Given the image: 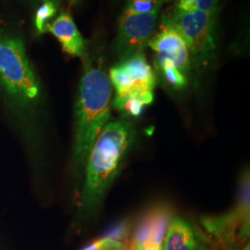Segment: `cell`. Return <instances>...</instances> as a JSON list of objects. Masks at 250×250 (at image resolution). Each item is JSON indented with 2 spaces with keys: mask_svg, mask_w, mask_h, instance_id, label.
<instances>
[{
  "mask_svg": "<svg viewBox=\"0 0 250 250\" xmlns=\"http://www.w3.org/2000/svg\"><path fill=\"white\" fill-rule=\"evenodd\" d=\"M131 122H108L96 139L84 166V180L78 204V217L84 218L99 208L107 190L121 173L134 142Z\"/></svg>",
  "mask_w": 250,
  "mask_h": 250,
  "instance_id": "6da1fadb",
  "label": "cell"
},
{
  "mask_svg": "<svg viewBox=\"0 0 250 250\" xmlns=\"http://www.w3.org/2000/svg\"><path fill=\"white\" fill-rule=\"evenodd\" d=\"M112 86L101 64L85 58L74 106L72 168L84 170L90 150L110 120Z\"/></svg>",
  "mask_w": 250,
  "mask_h": 250,
  "instance_id": "7a4b0ae2",
  "label": "cell"
},
{
  "mask_svg": "<svg viewBox=\"0 0 250 250\" xmlns=\"http://www.w3.org/2000/svg\"><path fill=\"white\" fill-rule=\"evenodd\" d=\"M161 22L176 30L183 37L193 66L210 62L217 50L218 13L203 10L182 12L172 9L163 15Z\"/></svg>",
  "mask_w": 250,
  "mask_h": 250,
  "instance_id": "3957f363",
  "label": "cell"
},
{
  "mask_svg": "<svg viewBox=\"0 0 250 250\" xmlns=\"http://www.w3.org/2000/svg\"><path fill=\"white\" fill-rule=\"evenodd\" d=\"M0 84L21 106L31 104L39 97V83L20 38L0 39Z\"/></svg>",
  "mask_w": 250,
  "mask_h": 250,
  "instance_id": "277c9868",
  "label": "cell"
},
{
  "mask_svg": "<svg viewBox=\"0 0 250 250\" xmlns=\"http://www.w3.org/2000/svg\"><path fill=\"white\" fill-rule=\"evenodd\" d=\"M201 225L220 250H240L247 245L250 232V183L239 181L235 203L222 214L201 218Z\"/></svg>",
  "mask_w": 250,
  "mask_h": 250,
  "instance_id": "5b68a950",
  "label": "cell"
},
{
  "mask_svg": "<svg viewBox=\"0 0 250 250\" xmlns=\"http://www.w3.org/2000/svg\"><path fill=\"white\" fill-rule=\"evenodd\" d=\"M108 78L114 98L144 96L154 93L156 74L143 52L135 53L110 68Z\"/></svg>",
  "mask_w": 250,
  "mask_h": 250,
  "instance_id": "8992f818",
  "label": "cell"
},
{
  "mask_svg": "<svg viewBox=\"0 0 250 250\" xmlns=\"http://www.w3.org/2000/svg\"><path fill=\"white\" fill-rule=\"evenodd\" d=\"M161 9L159 6L150 12L138 13L126 6L119 21L114 43V50L121 60L143 52L155 33Z\"/></svg>",
  "mask_w": 250,
  "mask_h": 250,
  "instance_id": "52a82bcc",
  "label": "cell"
},
{
  "mask_svg": "<svg viewBox=\"0 0 250 250\" xmlns=\"http://www.w3.org/2000/svg\"><path fill=\"white\" fill-rule=\"evenodd\" d=\"M173 209L169 204L156 203L146 208L136 221L129 245L134 250H162Z\"/></svg>",
  "mask_w": 250,
  "mask_h": 250,
  "instance_id": "ba28073f",
  "label": "cell"
},
{
  "mask_svg": "<svg viewBox=\"0 0 250 250\" xmlns=\"http://www.w3.org/2000/svg\"><path fill=\"white\" fill-rule=\"evenodd\" d=\"M147 45L156 55V62L168 60L183 73L188 75L193 65L183 37L172 27L161 22L160 31L154 33Z\"/></svg>",
  "mask_w": 250,
  "mask_h": 250,
  "instance_id": "9c48e42d",
  "label": "cell"
},
{
  "mask_svg": "<svg viewBox=\"0 0 250 250\" xmlns=\"http://www.w3.org/2000/svg\"><path fill=\"white\" fill-rule=\"evenodd\" d=\"M208 237L199 227L182 217H173L168 226L162 250H208Z\"/></svg>",
  "mask_w": 250,
  "mask_h": 250,
  "instance_id": "30bf717a",
  "label": "cell"
},
{
  "mask_svg": "<svg viewBox=\"0 0 250 250\" xmlns=\"http://www.w3.org/2000/svg\"><path fill=\"white\" fill-rule=\"evenodd\" d=\"M47 32H50L59 40L65 53L72 57H84L85 41L69 12H61L48 25Z\"/></svg>",
  "mask_w": 250,
  "mask_h": 250,
  "instance_id": "8fae6325",
  "label": "cell"
},
{
  "mask_svg": "<svg viewBox=\"0 0 250 250\" xmlns=\"http://www.w3.org/2000/svg\"><path fill=\"white\" fill-rule=\"evenodd\" d=\"M154 101V93L144 96H132L127 98H114L111 107L125 113V115L133 118L141 116L146 106Z\"/></svg>",
  "mask_w": 250,
  "mask_h": 250,
  "instance_id": "7c38bea8",
  "label": "cell"
},
{
  "mask_svg": "<svg viewBox=\"0 0 250 250\" xmlns=\"http://www.w3.org/2000/svg\"><path fill=\"white\" fill-rule=\"evenodd\" d=\"M157 69L161 72L164 81L174 89H184L188 86V75L178 70L173 63L168 61H157Z\"/></svg>",
  "mask_w": 250,
  "mask_h": 250,
  "instance_id": "4fadbf2b",
  "label": "cell"
},
{
  "mask_svg": "<svg viewBox=\"0 0 250 250\" xmlns=\"http://www.w3.org/2000/svg\"><path fill=\"white\" fill-rule=\"evenodd\" d=\"M58 9L54 3L49 1L43 2L37 9L35 15V26L39 34L47 32V27L50 24L49 21L56 16Z\"/></svg>",
  "mask_w": 250,
  "mask_h": 250,
  "instance_id": "5bb4252c",
  "label": "cell"
},
{
  "mask_svg": "<svg viewBox=\"0 0 250 250\" xmlns=\"http://www.w3.org/2000/svg\"><path fill=\"white\" fill-rule=\"evenodd\" d=\"M129 233H130V224L126 221H122L120 223L111 225L103 234V236L115 241L121 242L123 244H128Z\"/></svg>",
  "mask_w": 250,
  "mask_h": 250,
  "instance_id": "9a60e30c",
  "label": "cell"
},
{
  "mask_svg": "<svg viewBox=\"0 0 250 250\" xmlns=\"http://www.w3.org/2000/svg\"><path fill=\"white\" fill-rule=\"evenodd\" d=\"M127 245L128 244H123L102 235L98 239L90 242L80 250H121Z\"/></svg>",
  "mask_w": 250,
  "mask_h": 250,
  "instance_id": "2e32d148",
  "label": "cell"
},
{
  "mask_svg": "<svg viewBox=\"0 0 250 250\" xmlns=\"http://www.w3.org/2000/svg\"><path fill=\"white\" fill-rule=\"evenodd\" d=\"M127 6L135 12L147 13L161 6V4L157 0H128Z\"/></svg>",
  "mask_w": 250,
  "mask_h": 250,
  "instance_id": "e0dca14e",
  "label": "cell"
},
{
  "mask_svg": "<svg viewBox=\"0 0 250 250\" xmlns=\"http://www.w3.org/2000/svg\"><path fill=\"white\" fill-rule=\"evenodd\" d=\"M197 3V9L208 11V12H217L220 0H196Z\"/></svg>",
  "mask_w": 250,
  "mask_h": 250,
  "instance_id": "ac0fdd59",
  "label": "cell"
},
{
  "mask_svg": "<svg viewBox=\"0 0 250 250\" xmlns=\"http://www.w3.org/2000/svg\"><path fill=\"white\" fill-rule=\"evenodd\" d=\"M66 1L70 6H75L80 2L81 0H66Z\"/></svg>",
  "mask_w": 250,
  "mask_h": 250,
  "instance_id": "d6986e66",
  "label": "cell"
},
{
  "mask_svg": "<svg viewBox=\"0 0 250 250\" xmlns=\"http://www.w3.org/2000/svg\"><path fill=\"white\" fill-rule=\"evenodd\" d=\"M45 1H49V2H52L54 3L58 8L60 7V4H61V0H42V2H45Z\"/></svg>",
  "mask_w": 250,
  "mask_h": 250,
  "instance_id": "ffe728a7",
  "label": "cell"
},
{
  "mask_svg": "<svg viewBox=\"0 0 250 250\" xmlns=\"http://www.w3.org/2000/svg\"><path fill=\"white\" fill-rule=\"evenodd\" d=\"M133 250V248H132V247H131V246H130V245H129V243H128V245H127V246H126V247H125V248H124V249H122V250Z\"/></svg>",
  "mask_w": 250,
  "mask_h": 250,
  "instance_id": "44dd1931",
  "label": "cell"
},
{
  "mask_svg": "<svg viewBox=\"0 0 250 250\" xmlns=\"http://www.w3.org/2000/svg\"><path fill=\"white\" fill-rule=\"evenodd\" d=\"M160 4H163V3H168V2H170V1H173V0H157Z\"/></svg>",
  "mask_w": 250,
  "mask_h": 250,
  "instance_id": "7402d4cb",
  "label": "cell"
},
{
  "mask_svg": "<svg viewBox=\"0 0 250 250\" xmlns=\"http://www.w3.org/2000/svg\"><path fill=\"white\" fill-rule=\"evenodd\" d=\"M242 250H250V243H248V244L242 249Z\"/></svg>",
  "mask_w": 250,
  "mask_h": 250,
  "instance_id": "603a6c76",
  "label": "cell"
},
{
  "mask_svg": "<svg viewBox=\"0 0 250 250\" xmlns=\"http://www.w3.org/2000/svg\"><path fill=\"white\" fill-rule=\"evenodd\" d=\"M208 250H218V249H217V248H216V247H210V248H209V249H208Z\"/></svg>",
  "mask_w": 250,
  "mask_h": 250,
  "instance_id": "cb8c5ba5",
  "label": "cell"
}]
</instances>
